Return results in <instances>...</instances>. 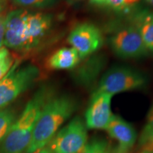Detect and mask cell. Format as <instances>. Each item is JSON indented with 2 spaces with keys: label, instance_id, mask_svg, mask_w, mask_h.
Instances as JSON below:
<instances>
[{
  "label": "cell",
  "instance_id": "obj_4",
  "mask_svg": "<svg viewBox=\"0 0 153 153\" xmlns=\"http://www.w3.org/2000/svg\"><path fill=\"white\" fill-rule=\"evenodd\" d=\"M148 82V76L144 72L133 67L119 65L111 67L102 74L96 90L114 96L145 89Z\"/></svg>",
  "mask_w": 153,
  "mask_h": 153
},
{
  "label": "cell",
  "instance_id": "obj_27",
  "mask_svg": "<svg viewBox=\"0 0 153 153\" xmlns=\"http://www.w3.org/2000/svg\"><path fill=\"white\" fill-rule=\"evenodd\" d=\"M139 153H153V151H148V150H142Z\"/></svg>",
  "mask_w": 153,
  "mask_h": 153
},
{
  "label": "cell",
  "instance_id": "obj_22",
  "mask_svg": "<svg viewBox=\"0 0 153 153\" xmlns=\"http://www.w3.org/2000/svg\"><path fill=\"white\" fill-rule=\"evenodd\" d=\"M33 153H52V152H51V150H50L48 147L45 146L41 149H38V150L35 151V152Z\"/></svg>",
  "mask_w": 153,
  "mask_h": 153
},
{
  "label": "cell",
  "instance_id": "obj_6",
  "mask_svg": "<svg viewBox=\"0 0 153 153\" xmlns=\"http://www.w3.org/2000/svg\"><path fill=\"white\" fill-rule=\"evenodd\" d=\"M108 43L114 54L121 59H140L150 55L139 30L130 22L115 29Z\"/></svg>",
  "mask_w": 153,
  "mask_h": 153
},
{
  "label": "cell",
  "instance_id": "obj_11",
  "mask_svg": "<svg viewBox=\"0 0 153 153\" xmlns=\"http://www.w3.org/2000/svg\"><path fill=\"white\" fill-rule=\"evenodd\" d=\"M105 131L112 138L118 141V145L128 150L137 140V134L135 128L117 115H114Z\"/></svg>",
  "mask_w": 153,
  "mask_h": 153
},
{
  "label": "cell",
  "instance_id": "obj_24",
  "mask_svg": "<svg viewBox=\"0 0 153 153\" xmlns=\"http://www.w3.org/2000/svg\"><path fill=\"white\" fill-rule=\"evenodd\" d=\"M4 10V0H0V11Z\"/></svg>",
  "mask_w": 153,
  "mask_h": 153
},
{
  "label": "cell",
  "instance_id": "obj_16",
  "mask_svg": "<svg viewBox=\"0 0 153 153\" xmlns=\"http://www.w3.org/2000/svg\"><path fill=\"white\" fill-rule=\"evenodd\" d=\"M15 4L32 9H47L55 6L58 0H11Z\"/></svg>",
  "mask_w": 153,
  "mask_h": 153
},
{
  "label": "cell",
  "instance_id": "obj_10",
  "mask_svg": "<svg viewBox=\"0 0 153 153\" xmlns=\"http://www.w3.org/2000/svg\"><path fill=\"white\" fill-rule=\"evenodd\" d=\"M106 65L103 55L97 53L82 59L72 70V79L76 85L89 87L95 83Z\"/></svg>",
  "mask_w": 153,
  "mask_h": 153
},
{
  "label": "cell",
  "instance_id": "obj_2",
  "mask_svg": "<svg viewBox=\"0 0 153 153\" xmlns=\"http://www.w3.org/2000/svg\"><path fill=\"white\" fill-rule=\"evenodd\" d=\"M53 95V89L48 85H43L38 89L26 105L21 116L13 123L0 145V153L26 152L44 105Z\"/></svg>",
  "mask_w": 153,
  "mask_h": 153
},
{
  "label": "cell",
  "instance_id": "obj_21",
  "mask_svg": "<svg viewBox=\"0 0 153 153\" xmlns=\"http://www.w3.org/2000/svg\"><path fill=\"white\" fill-rule=\"evenodd\" d=\"M128 150L117 145L116 146L111 147L108 153H128Z\"/></svg>",
  "mask_w": 153,
  "mask_h": 153
},
{
  "label": "cell",
  "instance_id": "obj_26",
  "mask_svg": "<svg viewBox=\"0 0 153 153\" xmlns=\"http://www.w3.org/2000/svg\"><path fill=\"white\" fill-rule=\"evenodd\" d=\"M146 2H148L150 6H152L153 7V0H145Z\"/></svg>",
  "mask_w": 153,
  "mask_h": 153
},
{
  "label": "cell",
  "instance_id": "obj_8",
  "mask_svg": "<svg viewBox=\"0 0 153 153\" xmlns=\"http://www.w3.org/2000/svg\"><path fill=\"white\" fill-rule=\"evenodd\" d=\"M104 41L100 28L89 22L76 25L68 37V43L78 53L81 60L97 53L102 47Z\"/></svg>",
  "mask_w": 153,
  "mask_h": 153
},
{
  "label": "cell",
  "instance_id": "obj_12",
  "mask_svg": "<svg viewBox=\"0 0 153 153\" xmlns=\"http://www.w3.org/2000/svg\"><path fill=\"white\" fill-rule=\"evenodd\" d=\"M130 23L137 28L149 53L153 55V11L135 9L130 17Z\"/></svg>",
  "mask_w": 153,
  "mask_h": 153
},
{
  "label": "cell",
  "instance_id": "obj_3",
  "mask_svg": "<svg viewBox=\"0 0 153 153\" xmlns=\"http://www.w3.org/2000/svg\"><path fill=\"white\" fill-rule=\"evenodd\" d=\"M77 107V101L70 95L54 94L51 97L42 109L26 152L33 153L47 146L62 124L73 115Z\"/></svg>",
  "mask_w": 153,
  "mask_h": 153
},
{
  "label": "cell",
  "instance_id": "obj_9",
  "mask_svg": "<svg viewBox=\"0 0 153 153\" xmlns=\"http://www.w3.org/2000/svg\"><path fill=\"white\" fill-rule=\"evenodd\" d=\"M113 96L95 90L85 112V123L87 129L106 130L114 114L111 110Z\"/></svg>",
  "mask_w": 153,
  "mask_h": 153
},
{
  "label": "cell",
  "instance_id": "obj_14",
  "mask_svg": "<svg viewBox=\"0 0 153 153\" xmlns=\"http://www.w3.org/2000/svg\"><path fill=\"white\" fill-rule=\"evenodd\" d=\"M140 0H89L92 5L116 12H126L131 10Z\"/></svg>",
  "mask_w": 153,
  "mask_h": 153
},
{
  "label": "cell",
  "instance_id": "obj_25",
  "mask_svg": "<svg viewBox=\"0 0 153 153\" xmlns=\"http://www.w3.org/2000/svg\"><path fill=\"white\" fill-rule=\"evenodd\" d=\"M6 16H7V14L4 15V10L0 11V22H1V19H2L3 18H4Z\"/></svg>",
  "mask_w": 153,
  "mask_h": 153
},
{
  "label": "cell",
  "instance_id": "obj_13",
  "mask_svg": "<svg viewBox=\"0 0 153 153\" xmlns=\"http://www.w3.org/2000/svg\"><path fill=\"white\" fill-rule=\"evenodd\" d=\"M81 61L79 54L72 47L57 50L48 57L46 65L50 70H73Z\"/></svg>",
  "mask_w": 153,
  "mask_h": 153
},
{
  "label": "cell",
  "instance_id": "obj_18",
  "mask_svg": "<svg viewBox=\"0 0 153 153\" xmlns=\"http://www.w3.org/2000/svg\"><path fill=\"white\" fill-rule=\"evenodd\" d=\"M14 60L7 48H0V80L7 74L13 66Z\"/></svg>",
  "mask_w": 153,
  "mask_h": 153
},
{
  "label": "cell",
  "instance_id": "obj_5",
  "mask_svg": "<svg viewBox=\"0 0 153 153\" xmlns=\"http://www.w3.org/2000/svg\"><path fill=\"white\" fill-rule=\"evenodd\" d=\"M19 60L0 80V110L14 101L19 95L30 88L40 76L39 68L28 64L17 69Z\"/></svg>",
  "mask_w": 153,
  "mask_h": 153
},
{
  "label": "cell",
  "instance_id": "obj_1",
  "mask_svg": "<svg viewBox=\"0 0 153 153\" xmlns=\"http://www.w3.org/2000/svg\"><path fill=\"white\" fill-rule=\"evenodd\" d=\"M54 25L53 14L28 9H15L6 16L4 45L23 53L43 44Z\"/></svg>",
  "mask_w": 153,
  "mask_h": 153
},
{
  "label": "cell",
  "instance_id": "obj_20",
  "mask_svg": "<svg viewBox=\"0 0 153 153\" xmlns=\"http://www.w3.org/2000/svg\"><path fill=\"white\" fill-rule=\"evenodd\" d=\"M141 148H142V150L153 151V134L145 141Z\"/></svg>",
  "mask_w": 153,
  "mask_h": 153
},
{
  "label": "cell",
  "instance_id": "obj_7",
  "mask_svg": "<svg viewBox=\"0 0 153 153\" xmlns=\"http://www.w3.org/2000/svg\"><path fill=\"white\" fill-rule=\"evenodd\" d=\"M87 128L79 116L60 129L47 145L52 153H81L87 144Z\"/></svg>",
  "mask_w": 153,
  "mask_h": 153
},
{
  "label": "cell",
  "instance_id": "obj_23",
  "mask_svg": "<svg viewBox=\"0 0 153 153\" xmlns=\"http://www.w3.org/2000/svg\"><path fill=\"white\" fill-rule=\"evenodd\" d=\"M65 1L69 4H75L79 3L80 1H83V0H65Z\"/></svg>",
  "mask_w": 153,
  "mask_h": 153
},
{
  "label": "cell",
  "instance_id": "obj_15",
  "mask_svg": "<svg viewBox=\"0 0 153 153\" xmlns=\"http://www.w3.org/2000/svg\"><path fill=\"white\" fill-rule=\"evenodd\" d=\"M15 120L16 116L12 110L9 108L0 110V145L9 133Z\"/></svg>",
  "mask_w": 153,
  "mask_h": 153
},
{
  "label": "cell",
  "instance_id": "obj_17",
  "mask_svg": "<svg viewBox=\"0 0 153 153\" xmlns=\"http://www.w3.org/2000/svg\"><path fill=\"white\" fill-rule=\"evenodd\" d=\"M110 148L109 143L107 140L97 137L87 143L81 153H108Z\"/></svg>",
  "mask_w": 153,
  "mask_h": 153
},
{
  "label": "cell",
  "instance_id": "obj_19",
  "mask_svg": "<svg viewBox=\"0 0 153 153\" xmlns=\"http://www.w3.org/2000/svg\"><path fill=\"white\" fill-rule=\"evenodd\" d=\"M153 134V104L151 106L147 115L146 123L143 128L142 133L140 135L139 144L140 146Z\"/></svg>",
  "mask_w": 153,
  "mask_h": 153
}]
</instances>
